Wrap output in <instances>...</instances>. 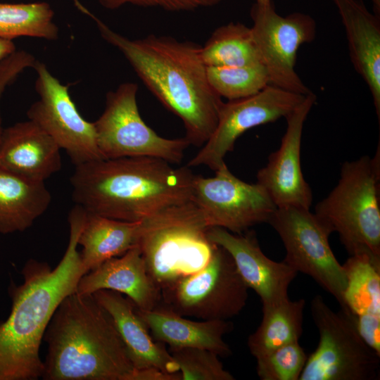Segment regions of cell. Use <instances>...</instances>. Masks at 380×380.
Listing matches in <instances>:
<instances>
[{"label": "cell", "mask_w": 380, "mask_h": 380, "mask_svg": "<svg viewBox=\"0 0 380 380\" xmlns=\"http://www.w3.org/2000/svg\"><path fill=\"white\" fill-rule=\"evenodd\" d=\"M206 72L212 89L228 101L253 96L270 84L263 65L208 66Z\"/></svg>", "instance_id": "28"}, {"label": "cell", "mask_w": 380, "mask_h": 380, "mask_svg": "<svg viewBox=\"0 0 380 380\" xmlns=\"http://www.w3.org/2000/svg\"><path fill=\"white\" fill-rule=\"evenodd\" d=\"M37 59L24 50L15 51L0 62V103L6 88L26 69L32 68ZM4 128L0 112V139Z\"/></svg>", "instance_id": "32"}, {"label": "cell", "mask_w": 380, "mask_h": 380, "mask_svg": "<svg viewBox=\"0 0 380 380\" xmlns=\"http://www.w3.org/2000/svg\"><path fill=\"white\" fill-rule=\"evenodd\" d=\"M93 295L110 316L134 369L156 367L169 372H179L165 344L153 338L129 298L107 289Z\"/></svg>", "instance_id": "19"}, {"label": "cell", "mask_w": 380, "mask_h": 380, "mask_svg": "<svg viewBox=\"0 0 380 380\" xmlns=\"http://www.w3.org/2000/svg\"><path fill=\"white\" fill-rule=\"evenodd\" d=\"M102 289L126 295L142 310H151L161 303L160 290L148 272L139 243L84 274L75 292L93 294Z\"/></svg>", "instance_id": "18"}, {"label": "cell", "mask_w": 380, "mask_h": 380, "mask_svg": "<svg viewBox=\"0 0 380 380\" xmlns=\"http://www.w3.org/2000/svg\"><path fill=\"white\" fill-rule=\"evenodd\" d=\"M305 300H282L262 305V317L257 329L248 338L250 353L256 359L294 341L303 333Z\"/></svg>", "instance_id": "24"}, {"label": "cell", "mask_w": 380, "mask_h": 380, "mask_svg": "<svg viewBox=\"0 0 380 380\" xmlns=\"http://www.w3.org/2000/svg\"><path fill=\"white\" fill-rule=\"evenodd\" d=\"M142 228L143 220L122 221L86 211L77 240L82 246L80 257L86 273L137 245Z\"/></svg>", "instance_id": "22"}, {"label": "cell", "mask_w": 380, "mask_h": 380, "mask_svg": "<svg viewBox=\"0 0 380 380\" xmlns=\"http://www.w3.org/2000/svg\"><path fill=\"white\" fill-rule=\"evenodd\" d=\"M21 37L58 39L54 12L48 3H0V38L13 40Z\"/></svg>", "instance_id": "27"}, {"label": "cell", "mask_w": 380, "mask_h": 380, "mask_svg": "<svg viewBox=\"0 0 380 380\" xmlns=\"http://www.w3.org/2000/svg\"><path fill=\"white\" fill-rule=\"evenodd\" d=\"M251 16L253 37L270 84L304 96L311 94L296 72L295 65L300 45L315 38V20L302 13L281 16L272 3H255Z\"/></svg>", "instance_id": "11"}, {"label": "cell", "mask_w": 380, "mask_h": 380, "mask_svg": "<svg viewBox=\"0 0 380 380\" xmlns=\"http://www.w3.org/2000/svg\"><path fill=\"white\" fill-rule=\"evenodd\" d=\"M149 156L98 159L75 165L72 198L86 211L127 222L192 201L196 175Z\"/></svg>", "instance_id": "3"}, {"label": "cell", "mask_w": 380, "mask_h": 380, "mask_svg": "<svg viewBox=\"0 0 380 380\" xmlns=\"http://www.w3.org/2000/svg\"><path fill=\"white\" fill-rule=\"evenodd\" d=\"M51 201L44 182L0 167V234L25 231L44 213Z\"/></svg>", "instance_id": "23"}, {"label": "cell", "mask_w": 380, "mask_h": 380, "mask_svg": "<svg viewBox=\"0 0 380 380\" xmlns=\"http://www.w3.org/2000/svg\"><path fill=\"white\" fill-rule=\"evenodd\" d=\"M248 289L231 255L217 245L202 269L160 290L161 303L184 317L227 320L243 310Z\"/></svg>", "instance_id": "9"}, {"label": "cell", "mask_w": 380, "mask_h": 380, "mask_svg": "<svg viewBox=\"0 0 380 380\" xmlns=\"http://www.w3.org/2000/svg\"><path fill=\"white\" fill-rule=\"evenodd\" d=\"M344 26L351 62L367 84L380 120V20L362 0H331Z\"/></svg>", "instance_id": "20"}, {"label": "cell", "mask_w": 380, "mask_h": 380, "mask_svg": "<svg viewBox=\"0 0 380 380\" xmlns=\"http://www.w3.org/2000/svg\"><path fill=\"white\" fill-rule=\"evenodd\" d=\"M310 312L319 342L299 380L379 379L380 355L362 338L352 313L334 311L320 295L311 300Z\"/></svg>", "instance_id": "7"}, {"label": "cell", "mask_w": 380, "mask_h": 380, "mask_svg": "<svg viewBox=\"0 0 380 380\" xmlns=\"http://www.w3.org/2000/svg\"><path fill=\"white\" fill-rule=\"evenodd\" d=\"M136 309L153 338L167 344L170 348H203L222 357L232 354L231 348L223 338L233 329L230 322L224 319L193 321L161 303L151 310H142L137 307Z\"/></svg>", "instance_id": "21"}, {"label": "cell", "mask_w": 380, "mask_h": 380, "mask_svg": "<svg viewBox=\"0 0 380 380\" xmlns=\"http://www.w3.org/2000/svg\"><path fill=\"white\" fill-rule=\"evenodd\" d=\"M213 177L196 175L192 201L208 227H221L241 234L251 227L267 223L277 207L264 188L234 176L226 163Z\"/></svg>", "instance_id": "12"}, {"label": "cell", "mask_w": 380, "mask_h": 380, "mask_svg": "<svg viewBox=\"0 0 380 380\" xmlns=\"http://www.w3.org/2000/svg\"><path fill=\"white\" fill-rule=\"evenodd\" d=\"M208 228L193 201L143 220L139 246L160 290L208 263L217 246L208 236Z\"/></svg>", "instance_id": "6"}, {"label": "cell", "mask_w": 380, "mask_h": 380, "mask_svg": "<svg viewBox=\"0 0 380 380\" xmlns=\"http://www.w3.org/2000/svg\"><path fill=\"white\" fill-rule=\"evenodd\" d=\"M128 380H182L179 372H169L156 367L134 369Z\"/></svg>", "instance_id": "34"}, {"label": "cell", "mask_w": 380, "mask_h": 380, "mask_svg": "<svg viewBox=\"0 0 380 380\" xmlns=\"http://www.w3.org/2000/svg\"><path fill=\"white\" fill-rule=\"evenodd\" d=\"M44 380H128L134 369L106 310L93 294L60 303L44 333Z\"/></svg>", "instance_id": "4"}, {"label": "cell", "mask_w": 380, "mask_h": 380, "mask_svg": "<svg viewBox=\"0 0 380 380\" xmlns=\"http://www.w3.org/2000/svg\"><path fill=\"white\" fill-rule=\"evenodd\" d=\"M106 9L115 10L126 5L156 7L168 11H189L217 4L220 0H98Z\"/></svg>", "instance_id": "31"}, {"label": "cell", "mask_w": 380, "mask_h": 380, "mask_svg": "<svg viewBox=\"0 0 380 380\" xmlns=\"http://www.w3.org/2000/svg\"><path fill=\"white\" fill-rule=\"evenodd\" d=\"M373 6H374V11L375 12V15L379 16L380 15V0H371Z\"/></svg>", "instance_id": "36"}, {"label": "cell", "mask_w": 380, "mask_h": 380, "mask_svg": "<svg viewBox=\"0 0 380 380\" xmlns=\"http://www.w3.org/2000/svg\"><path fill=\"white\" fill-rule=\"evenodd\" d=\"M355 326L364 341L380 355V315H353Z\"/></svg>", "instance_id": "33"}, {"label": "cell", "mask_w": 380, "mask_h": 380, "mask_svg": "<svg viewBox=\"0 0 380 380\" xmlns=\"http://www.w3.org/2000/svg\"><path fill=\"white\" fill-rule=\"evenodd\" d=\"M316 101L312 92L288 115L286 129L279 148L268 157L266 165L257 173L262 186L277 208L310 209L312 193L305 181L300 165V147L305 120Z\"/></svg>", "instance_id": "15"}, {"label": "cell", "mask_w": 380, "mask_h": 380, "mask_svg": "<svg viewBox=\"0 0 380 380\" xmlns=\"http://www.w3.org/2000/svg\"><path fill=\"white\" fill-rule=\"evenodd\" d=\"M267 223L284 244L283 261L312 277L343 308L346 276L329 245V229L310 209L293 206L277 208Z\"/></svg>", "instance_id": "10"}, {"label": "cell", "mask_w": 380, "mask_h": 380, "mask_svg": "<svg viewBox=\"0 0 380 380\" xmlns=\"http://www.w3.org/2000/svg\"><path fill=\"white\" fill-rule=\"evenodd\" d=\"M343 266L347 282L341 309L353 315H380V256L367 252L351 255Z\"/></svg>", "instance_id": "25"}, {"label": "cell", "mask_w": 380, "mask_h": 380, "mask_svg": "<svg viewBox=\"0 0 380 380\" xmlns=\"http://www.w3.org/2000/svg\"><path fill=\"white\" fill-rule=\"evenodd\" d=\"M61 148L30 120L4 128L0 139V167L30 179L45 182L61 169Z\"/></svg>", "instance_id": "17"}, {"label": "cell", "mask_w": 380, "mask_h": 380, "mask_svg": "<svg viewBox=\"0 0 380 380\" xmlns=\"http://www.w3.org/2000/svg\"><path fill=\"white\" fill-rule=\"evenodd\" d=\"M380 151L346 161L336 186L315 214L340 240L350 255L380 256Z\"/></svg>", "instance_id": "5"}, {"label": "cell", "mask_w": 380, "mask_h": 380, "mask_svg": "<svg viewBox=\"0 0 380 380\" xmlns=\"http://www.w3.org/2000/svg\"><path fill=\"white\" fill-rule=\"evenodd\" d=\"M73 4L118 49L146 88L180 118L190 145L203 146L215 130L222 98L210 87L201 46L169 36L130 39L113 30L79 0Z\"/></svg>", "instance_id": "1"}, {"label": "cell", "mask_w": 380, "mask_h": 380, "mask_svg": "<svg viewBox=\"0 0 380 380\" xmlns=\"http://www.w3.org/2000/svg\"><path fill=\"white\" fill-rule=\"evenodd\" d=\"M177 363L182 380H234L224 368L219 356L209 350L198 348H170Z\"/></svg>", "instance_id": "29"}, {"label": "cell", "mask_w": 380, "mask_h": 380, "mask_svg": "<svg viewBox=\"0 0 380 380\" xmlns=\"http://www.w3.org/2000/svg\"><path fill=\"white\" fill-rule=\"evenodd\" d=\"M208 236L232 258L248 289L260 297L262 304L288 298L289 288L298 272L284 261L276 262L262 251L253 231L234 234L221 227H209Z\"/></svg>", "instance_id": "16"}, {"label": "cell", "mask_w": 380, "mask_h": 380, "mask_svg": "<svg viewBox=\"0 0 380 380\" xmlns=\"http://www.w3.org/2000/svg\"><path fill=\"white\" fill-rule=\"evenodd\" d=\"M32 68L37 74L35 90L39 99L28 109V120L49 134L75 165L103 159L94 123L80 115L68 87L53 76L44 63L37 60Z\"/></svg>", "instance_id": "13"}, {"label": "cell", "mask_w": 380, "mask_h": 380, "mask_svg": "<svg viewBox=\"0 0 380 380\" xmlns=\"http://www.w3.org/2000/svg\"><path fill=\"white\" fill-rule=\"evenodd\" d=\"M201 57L206 67L263 65L251 27L241 23L215 30L201 46Z\"/></svg>", "instance_id": "26"}, {"label": "cell", "mask_w": 380, "mask_h": 380, "mask_svg": "<svg viewBox=\"0 0 380 380\" xmlns=\"http://www.w3.org/2000/svg\"><path fill=\"white\" fill-rule=\"evenodd\" d=\"M299 341L281 346L256 358V372L261 380H299L308 359Z\"/></svg>", "instance_id": "30"}, {"label": "cell", "mask_w": 380, "mask_h": 380, "mask_svg": "<svg viewBox=\"0 0 380 380\" xmlns=\"http://www.w3.org/2000/svg\"><path fill=\"white\" fill-rule=\"evenodd\" d=\"M137 91L136 83L127 82L107 93L104 110L93 122L102 158L149 156L179 163L189 141L162 137L148 127L139 111Z\"/></svg>", "instance_id": "8"}, {"label": "cell", "mask_w": 380, "mask_h": 380, "mask_svg": "<svg viewBox=\"0 0 380 380\" xmlns=\"http://www.w3.org/2000/svg\"><path fill=\"white\" fill-rule=\"evenodd\" d=\"M85 216L79 205L70 210L68 243L55 268L31 258L22 269V284L10 286L11 312L0 322V380L42 378L44 362L39 350L46 327L60 303L75 292L86 274L77 250Z\"/></svg>", "instance_id": "2"}, {"label": "cell", "mask_w": 380, "mask_h": 380, "mask_svg": "<svg viewBox=\"0 0 380 380\" xmlns=\"http://www.w3.org/2000/svg\"><path fill=\"white\" fill-rule=\"evenodd\" d=\"M305 96L269 84L253 96L223 102L215 130L188 166L205 165L215 171L245 132L285 118Z\"/></svg>", "instance_id": "14"}, {"label": "cell", "mask_w": 380, "mask_h": 380, "mask_svg": "<svg viewBox=\"0 0 380 380\" xmlns=\"http://www.w3.org/2000/svg\"><path fill=\"white\" fill-rule=\"evenodd\" d=\"M255 3L259 4H269L272 3V0H255Z\"/></svg>", "instance_id": "37"}, {"label": "cell", "mask_w": 380, "mask_h": 380, "mask_svg": "<svg viewBox=\"0 0 380 380\" xmlns=\"http://www.w3.org/2000/svg\"><path fill=\"white\" fill-rule=\"evenodd\" d=\"M15 51L13 40L0 38V62Z\"/></svg>", "instance_id": "35"}]
</instances>
